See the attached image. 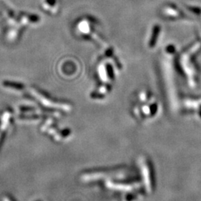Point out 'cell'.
Wrapping results in <instances>:
<instances>
[{
    "label": "cell",
    "mask_w": 201,
    "mask_h": 201,
    "mask_svg": "<svg viewBox=\"0 0 201 201\" xmlns=\"http://www.w3.org/2000/svg\"><path fill=\"white\" fill-rule=\"evenodd\" d=\"M4 201H10V200H9V199L7 198V197H4Z\"/></svg>",
    "instance_id": "6da1fadb"
}]
</instances>
